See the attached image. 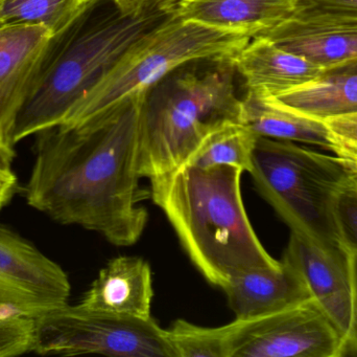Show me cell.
Listing matches in <instances>:
<instances>
[{"instance_id":"1","label":"cell","mask_w":357,"mask_h":357,"mask_svg":"<svg viewBox=\"0 0 357 357\" xmlns=\"http://www.w3.org/2000/svg\"><path fill=\"white\" fill-rule=\"evenodd\" d=\"M138 110L137 96L94 121L38 133L27 205L116 247L135 245L149 220L139 205Z\"/></svg>"},{"instance_id":"2","label":"cell","mask_w":357,"mask_h":357,"mask_svg":"<svg viewBox=\"0 0 357 357\" xmlns=\"http://www.w3.org/2000/svg\"><path fill=\"white\" fill-rule=\"evenodd\" d=\"M172 14L127 10L117 0H89L48 40L15 119L13 145L62 125L128 50Z\"/></svg>"},{"instance_id":"3","label":"cell","mask_w":357,"mask_h":357,"mask_svg":"<svg viewBox=\"0 0 357 357\" xmlns=\"http://www.w3.org/2000/svg\"><path fill=\"white\" fill-rule=\"evenodd\" d=\"M245 172L231 166L184 165L151 178L153 203L162 210L202 276L222 289L251 268H279L248 217L241 195Z\"/></svg>"},{"instance_id":"4","label":"cell","mask_w":357,"mask_h":357,"mask_svg":"<svg viewBox=\"0 0 357 357\" xmlns=\"http://www.w3.org/2000/svg\"><path fill=\"white\" fill-rule=\"evenodd\" d=\"M233 58L185 63L138 96L142 177L151 180L186 165L206 136L241 122Z\"/></svg>"},{"instance_id":"5","label":"cell","mask_w":357,"mask_h":357,"mask_svg":"<svg viewBox=\"0 0 357 357\" xmlns=\"http://www.w3.org/2000/svg\"><path fill=\"white\" fill-rule=\"evenodd\" d=\"M249 174L291 233L324 247H345L337 203L357 174L343 159L297 143L259 136Z\"/></svg>"},{"instance_id":"6","label":"cell","mask_w":357,"mask_h":357,"mask_svg":"<svg viewBox=\"0 0 357 357\" xmlns=\"http://www.w3.org/2000/svg\"><path fill=\"white\" fill-rule=\"evenodd\" d=\"M250 40L241 34L183 20L173 13L128 50L62 125L73 127L105 117L181 65L199 59L233 58Z\"/></svg>"},{"instance_id":"7","label":"cell","mask_w":357,"mask_h":357,"mask_svg":"<svg viewBox=\"0 0 357 357\" xmlns=\"http://www.w3.org/2000/svg\"><path fill=\"white\" fill-rule=\"evenodd\" d=\"M33 352L39 356L176 357L167 330L154 319L114 316L79 303H67L35 319Z\"/></svg>"},{"instance_id":"8","label":"cell","mask_w":357,"mask_h":357,"mask_svg":"<svg viewBox=\"0 0 357 357\" xmlns=\"http://www.w3.org/2000/svg\"><path fill=\"white\" fill-rule=\"evenodd\" d=\"M227 326L230 357H345L341 335L314 300Z\"/></svg>"},{"instance_id":"9","label":"cell","mask_w":357,"mask_h":357,"mask_svg":"<svg viewBox=\"0 0 357 357\" xmlns=\"http://www.w3.org/2000/svg\"><path fill=\"white\" fill-rule=\"evenodd\" d=\"M70 291L56 262L0 222V316L39 318L66 305Z\"/></svg>"},{"instance_id":"10","label":"cell","mask_w":357,"mask_h":357,"mask_svg":"<svg viewBox=\"0 0 357 357\" xmlns=\"http://www.w3.org/2000/svg\"><path fill=\"white\" fill-rule=\"evenodd\" d=\"M283 261L305 281L312 299L343 340L346 356H357V296L348 247H324L291 233Z\"/></svg>"},{"instance_id":"11","label":"cell","mask_w":357,"mask_h":357,"mask_svg":"<svg viewBox=\"0 0 357 357\" xmlns=\"http://www.w3.org/2000/svg\"><path fill=\"white\" fill-rule=\"evenodd\" d=\"M236 320L264 318L312 299L301 275L281 260L279 268H251L222 287Z\"/></svg>"},{"instance_id":"12","label":"cell","mask_w":357,"mask_h":357,"mask_svg":"<svg viewBox=\"0 0 357 357\" xmlns=\"http://www.w3.org/2000/svg\"><path fill=\"white\" fill-rule=\"evenodd\" d=\"M52 36L44 27L0 24V143L10 148L15 119Z\"/></svg>"},{"instance_id":"13","label":"cell","mask_w":357,"mask_h":357,"mask_svg":"<svg viewBox=\"0 0 357 357\" xmlns=\"http://www.w3.org/2000/svg\"><path fill=\"white\" fill-rule=\"evenodd\" d=\"M153 298L150 264L142 258L121 256L100 270L79 304L114 316L150 319Z\"/></svg>"},{"instance_id":"14","label":"cell","mask_w":357,"mask_h":357,"mask_svg":"<svg viewBox=\"0 0 357 357\" xmlns=\"http://www.w3.org/2000/svg\"><path fill=\"white\" fill-rule=\"evenodd\" d=\"M233 61L247 92L264 99L295 89L312 81L322 69L262 36L252 38Z\"/></svg>"},{"instance_id":"15","label":"cell","mask_w":357,"mask_h":357,"mask_svg":"<svg viewBox=\"0 0 357 357\" xmlns=\"http://www.w3.org/2000/svg\"><path fill=\"white\" fill-rule=\"evenodd\" d=\"M300 0H185L173 10L183 20L249 38L264 35L295 12Z\"/></svg>"},{"instance_id":"16","label":"cell","mask_w":357,"mask_h":357,"mask_svg":"<svg viewBox=\"0 0 357 357\" xmlns=\"http://www.w3.org/2000/svg\"><path fill=\"white\" fill-rule=\"evenodd\" d=\"M261 36L320 68L357 58V21L289 17Z\"/></svg>"},{"instance_id":"17","label":"cell","mask_w":357,"mask_h":357,"mask_svg":"<svg viewBox=\"0 0 357 357\" xmlns=\"http://www.w3.org/2000/svg\"><path fill=\"white\" fill-rule=\"evenodd\" d=\"M270 100L317 121L356 115L357 58L325 67L312 81Z\"/></svg>"},{"instance_id":"18","label":"cell","mask_w":357,"mask_h":357,"mask_svg":"<svg viewBox=\"0 0 357 357\" xmlns=\"http://www.w3.org/2000/svg\"><path fill=\"white\" fill-rule=\"evenodd\" d=\"M241 123L262 138L312 145L331 150L324 122L310 119L279 106L270 99L247 92L241 99Z\"/></svg>"},{"instance_id":"19","label":"cell","mask_w":357,"mask_h":357,"mask_svg":"<svg viewBox=\"0 0 357 357\" xmlns=\"http://www.w3.org/2000/svg\"><path fill=\"white\" fill-rule=\"evenodd\" d=\"M258 138L241 122L225 124L206 136L187 165L202 169L231 166L250 173Z\"/></svg>"},{"instance_id":"20","label":"cell","mask_w":357,"mask_h":357,"mask_svg":"<svg viewBox=\"0 0 357 357\" xmlns=\"http://www.w3.org/2000/svg\"><path fill=\"white\" fill-rule=\"evenodd\" d=\"M89 0H0V24L39 27L58 33Z\"/></svg>"},{"instance_id":"21","label":"cell","mask_w":357,"mask_h":357,"mask_svg":"<svg viewBox=\"0 0 357 357\" xmlns=\"http://www.w3.org/2000/svg\"><path fill=\"white\" fill-rule=\"evenodd\" d=\"M165 330L176 357H230L227 325L203 327L178 320Z\"/></svg>"},{"instance_id":"22","label":"cell","mask_w":357,"mask_h":357,"mask_svg":"<svg viewBox=\"0 0 357 357\" xmlns=\"http://www.w3.org/2000/svg\"><path fill=\"white\" fill-rule=\"evenodd\" d=\"M35 319L0 316V357L33 352Z\"/></svg>"},{"instance_id":"23","label":"cell","mask_w":357,"mask_h":357,"mask_svg":"<svg viewBox=\"0 0 357 357\" xmlns=\"http://www.w3.org/2000/svg\"><path fill=\"white\" fill-rule=\"evenodd\" d=\"M333 154L357 174V113L324 121Z\"/></svg>"},{"instance_id":"24","label":"cell","mask_w":357,"mask_h":357,"mask_svg":"<svg viewBox=\"0 0 357 357\" xmlns=\"http://www.w3.org/2000/svg\"><path fill=\"white\" fill-rule=\"evenodd\" d=\"M291 17L305 20L357 21V0H300Z\"/></svg>"},{"instance_id":"25","label":"cell","mask_w":357,"mask_h":357,"mask_svg":"<svg viewBox=\"0 0 357 357\" xmlns=\"http://www.w3.org/2000/svg\"><path fill=\"white\" fill-rule=\"evenodd\" d=\"M337 218L344 245L357 253V176L340 194Z\"/></svg>"},{"instance_id":"26","label":"cell","mask_w":357,"mask_h":357,"mask_svg":"<svg viewBox=\"0 0 357 357\" xmlns=\"http://www.w3.org/2000/svg\"><path fill=\"white\" fill-rule=\"evenodd\" d=\"M185 0H121L119 3L125 10H162L173 12Z\"/></svg>"},{"instance_id":"27","label":"cell","mask_w":357,"mask_h":357,"mask_svg":"<svg viewBox=\"0 0 357 357\" xmlns=\"http://www.w3.org/2000/svg\"><path fill=\"white\" fill-rule=\"evenodd\" d=\"M17 184L18 182L13 170L6 171L0 169V210L3 209L14 196Z\"/></svg>"},{"instance_id":"28","label":"cell","mask_w":357,"mask_h":357,"mask_svg":"<svg viewBox=\"0 0 357 357\" xmlns=\"http://www.w3.org/2000/svg\"><path fill=\"white\" fill-rule=\"evenodd\" d=\"M16 153L14 148H10L0 143V169L10 171Z\"/></svg>"},{"instance_id":"29","label":"cell","mask_w":357,"mask_h":357,"mask_svg":"<svg viewBox=\"0 0 357 357\" xmlns=\"http://www.w3.org/2000/svg\"><path fill=\"white\" fill-rule=\"evenodd\" d=\"M352 257V270H354V283H356V296H357V253L351 251Z\"/></svg>"},{"instance_id":"30","label":"cell","mask_w":357,"mask_h":357,"mask_svg":"<svg viewBox=\"0 0 357 357\" xmlns=\"http://www.w3.org/2000/svg\"><path fill=\"white\" fill-rule=\"evenodd\" d=\"M117 1L121 2V0H117Z\"/></svg>"}]
</instances>
